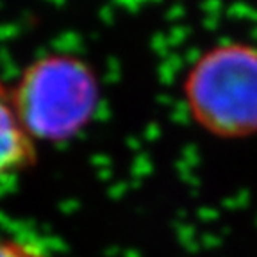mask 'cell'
<instances>
[{
	"label": "cell",
	"mask_w": 257,
	"mask_h": 257,
	"mask_svg": "<svg viewBox=\"0 0 257 257\" xmlns=\"http://www.w3.org/2000/svg\"><path fill=\"white\" fill-rule=\"evenodd\" d=\"M184 102L200 128L221 140L257 134V48L221 43L209 48L189 68Z\"/></svg>",
	"instance_id": "2"
},
{
	"label": "cell",
	"mask_w": 257,
	"mask_h": 257,
	"mask_svg": "<svg viewBox=\"0 0 257 257\" xmlns=\"http://www.w3.org/2000/svg\"><path fill=\"white\" fill-rule=\"evenodd\" d=\"M0 257H52L40 246L15 237H0Z\"/></svg>",
	"instance_id": "4"
},
{
	"label": "cell",
	"mask_w": 257,
	"mask_h": 257,
	"mask_svg": "<svg viewBox=\"0 0 257 257\" xmlns=\"http://www.w3.org/2000/svg\"><path fill=\"white\" fill-rule=\"evenodd\" d=\"M24 131L34 143H63L80 134L100 104V82L86 61L50 54L31 63L11 89Z\"/></svg>",
	"instance_id": "1"
},
{
	"label": "cell",
	"mask_w": 257,
	"mask_h": 257,
	"mask_svg": "<svg viewBox=\"0 0 257 257\" xmlns=\"http://www.w3.org/2000/svg\"><path fill=\"white\" fill-rule=\"evenodd\" d=\"M36 157V143L16 116L9 88L0 82V181L29 170Z\"/></svg>",
	"instance_id": "3"
}]
</instances>
